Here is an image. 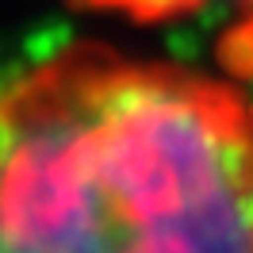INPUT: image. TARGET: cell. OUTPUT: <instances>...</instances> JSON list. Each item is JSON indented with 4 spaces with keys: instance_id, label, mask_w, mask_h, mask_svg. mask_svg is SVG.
Returning a JSON list of instances; mask_svg holds the SVG:
<instances>
[{
    "instance_id": "cell-2",
    "label": "cell",
    "mask_w": 253,
    "mask_h": 253,
    "mask_svg": "<svg viewBox=\"0 0 253 253\" xmlns=\"http://www.w3.org/2000/svg\"><path fill=\"white\" fill-rule=\"evenodd\" d=\"M73 4L100 16L130 19V23H176L204 12L211 0H73Z\"/></svg>"
},
{
    "instance_id": "cell-1",
    "label": "cell",
    "mask_w": 253,
    "mask_h": 253,
    "mask_svg": "<svg viewBox=\"0 0 253 253\" xmlns=\"http://www.w3.org/2000/svg\"><path fill=\"white\" fill-rule=\"evenodd\" d=\"M0 253H253V96L108 42L0 58Z\"/></svg>"
}]
</instances>
